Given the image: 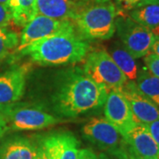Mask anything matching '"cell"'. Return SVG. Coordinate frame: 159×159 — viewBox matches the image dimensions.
I'll return each instance as SVG.
<instances>
[{"label":"cell","mask_w":159,"mask_h":159,"mask_svg":"<svg viewBox=\"0 0 159 159\" xmlns=\"http://www.w3.org/2000/svg\"><path fill=\"white\" fill-rule=\"evenodd\" d=\"M108 92L89 78L82 69L70 70L54 95V108L64 117H76L102 106Z\"/></svg>","instance_id":"1"},{"label":"cell","mask_w":159,"mask_h":159,"mask_svg":"<svg viewBox=\"0 0 159 159\" xmlns=\"http://www.w3.org/2000/svg\"><path fill=\"white\" fill-rule=\"evenodd\" d=\"M89 51L88 42L73 30L39 40L17 56H29L33 62L42 66H58L80 62Z\"/></svg>","instance_id":"2"},{"label":"cell","mask_w":159,"mask_h":159,"mask_svg":"<svg viewBox=\"0 0 159 159\" xmlns=\"http://www.w3.org/2000/svg\"><path fill=\"white\" fill-rule=\"evenodd\" d=\"M117 15L112 0H78L72 21L82 38L108 40L115 33Z\"/></svg>","instance_id":"3"},{"label":"cell","mask_w":159,"mask_h":159,"mask_svg":"<svg viewBox=\"0 0 159 159\" xmlns=\"http://www.w3.org/2000/svg\"><path fill=\"white\" fill-rule=\"evenodd\" d=\"M83 65V72L96 84L109 92L119 90L128 80L112 57L104 50L88 53Z\"/></svg>","instance_id":"4"},{"label":"cell","mask_w":159,"mask_h":159,"mask_svg":"<svg viewBox=\"0 0 159 159\" xmlns=\"http://www.w3.org/2000/svg\"><path fill=\"white\" fill-rule=\"evenodd\" d=\"M8 128L15 131L43 129L56 125L61 120L37 106L12 103L0 111Z\"/></svg>","instance_id":"5"},{"label":"cell","mask_w":159,"mask_h":159,"mask_svg":"<svg viewBox=\"0 0 159 159\" xmlns=\"http://www.w3.org/2000/svg\"><path fill=\"white\" fill-rule=\"evenodd\" d=\"M115 32L122 45L135 59L145 57L150 52L156 38V34L150 29L124 15L116 18Z\"/></svg>","instance_id":"6"},{"label":"cell","mask_w":159,"mask_h":159,"mask_svg":"<svg viewBox=\"0 0 159 159\" xmlns=\"http://www.w3.org/2000/svg\"><path fill=\"white\" fill-rule=\"evenodd\" d=\"M75 30L74 23L71 20H61L36 14L29 23H27L20 35V42L13 53L15 56L20 51L39 40L44 39L55 34Z\"/></svg>","instance_id":"7"},{"label":"cell","mask_w":159,"mask_h":159,"mask_svg":"<svg viewBox=\"0 0 159 159\" xmlns=\"http://www.w3.org/2000/svg\"><path fill=\"white\" fill-rule=\"evenodd\" d=\"M82 135L102 152L116 151L126 147L124 136L105 118H93L82 127Z\"/></svg>","instance_id":"8"},{"label":"cell","mask_w":159,"mask_h":159,"mask_svg":"<svg viewBox=\"0 0 159 159\" xmlns=\"http://www.w3.org/2000/svg\"><path fill=\"white\" fill-rule=\"evenodd\" d=\"M29 69V64H24L0 73V111L23 97Z\"/></svg>","instance_id":"9"},{"label":"cell","mask_w":159,"mask_h":159,"mask_svg":"<svg viewBox=\"0 0 159 159\" xmlns=\"http://www.w3.org/2000/svg\"><path fill=\"white\" fill-rule=\"evenodd\" d=\"M119 91L130 106L137 124L148 125L159 119V107L137 89L134 81L127 80Z\"/></svg>","instance_id":"10"},{"label":"cell","mask_w":159,"mask_h":159,"mask_svg":"<svg viewBox=\"0 0 159 159\" xmlns=\"http://www.w3.org/2000/svg\"><path fill=\"white\" fill-rule=\"evenodd\" d=\"M103 105L105 119L111 122L123 136L137 124L126 99L119 90L109 91Z\"/></svg>","instance_id":"11"},{"label":"cell","mask_w":159,"mask_h":159,"mask_svg":"<svg viewBox=\"0 0 159 159\" xmlns=\"http://www.w3.org/2000/svg\"><path fill=\"white\" fill-rule=\"evenodd\" d=\"M39 144L51 159H77L80 142L70 132H56L43 136Z\"/></svg>","instance_id":"12"},{"label":"cell","mask_w":159,"mask_h":159,"mask_svg":"<svg viewBox=\"0 0 159 159\" xmlns=\"http://www.w3.org/2000/svg\"><path fill=\"white\" fill-rule=\"evenodd\" d=\"M131 153L140 157H158L159 147L150 134L147 125L136 124L124 135Z\"/></svg>","instance_id":"13"},{"label":"cell","mask_w":159,"mask_h":159,"mask_svg":"<svg viewBox=\"0 0 159 159\" xmlns=\"http://www.w3.org/2000/svg\"><path fill=\"white\" fill-rule=\"evenodd\" d=\"M37 145L26 137L6 138L0 144V159H36Z\"/></svg>","instance_id":"14"},{"label":"cell","mask_w":159,"mask_h":159,"mask_svg":"<svg viewBox=\"0 0 159 159\" xmlns=\"http://www.w3.org/2000/svg\"><path fill=\"white\" fill-rule=\"evenodd\" d=\"M37 14L46 17L73 20L76 9L77 1L74 0H36Z\"/></svg>","instance_id":"15"},{"label":"cell","mask_w":159,"mask_h":159,"mask_svg":"<svg viewBox=\"0 0 159 159\" xmlns=\"http://www.w3.org/2000/svg\"><path fill=\"white\" fill-rule=\"evenodd\" d=\"M109 54L128 80L134 81L136 80L139 69L135 58L125 50L122 43H115Z\"/></svg>","instance_id":"16"},{"label":"cell","mask_w":159,"mask_h":159,"mask_svg":"<svg viewBox=\"0 0 159 159\" xmlns=\"http://www.w3.org/2000/svg\"><path fill=\"white\" fill-rule=\"evenodd\" d=\"M129 17L154 33L156 29H159V5L145 4L136 6L129 11Z\"/></svg>","instance_id":"17"},{"label":"cell","mask_w":159,"mask_h":159,"mask_svg":"<svg viewBox=\"0 0 159 159\" xmlns=\"http://www.w3.org/2000/svg\"><path fill=\"white\" fill-rule=\"evenodd\" d=\"M8 8L11 21L19 27H24L37 14L36 0H9Z\"/></svg>","instance_id":"18"},{"label":"cell","mask_w":159,"mask_h":159,"mask_svg":"<svg viewBox=\"0 0 159 159\" xmlns=\"http://www.w3.org/2000/svg\"><path fill=\"white\" fill-rule=\"evenodd\" d=\"M137 89L159 107V78L142 69L134 80Z\"/></svg>","instance_id":"19"},{"label":"cell","mask_w":159,"mask_h":159,"mask_svg":"<svg viewBox=\"0 0 159 159\" xmlns=\"http://www.w3.org/2000/svg\"><path fill=\"white\" fill-rule=\"evenodd\" d=\"M19 42L20 35L15 31L7 29V27L0 28V61L15 51Z\"/></svg>","instance_id":"20"},{"label":"cell","mask_w":159,"mask_h":159,"mask_svg":"<svg viewBox=\"0 0 159 159\" xmlns=\"http://www.w3.org/2000/svg\"><path fill=\"white\" fill-rule=\"evenodd\" d=\"M145 69L150 74L159 78V57L153 53H148L144 57Z\"/></svg>","instance_id":"21"},{"label":"cell","mask_w":159,"mask_h":159,"mask_svg":"<svg viewBox=\"0 0 159 159\" xmlns=\"http://www.w3.org/2000/svg\"><path fill=\"white\" fill-rule=\"evenodd\" d=\"M98 159H129L127 146L125 148L111 151V152H101L98 156Z\"/></svg>","instance_id":"22"},{"label":"cell","mask_w":159,"mask_h":159,"mask_svg":"<svg viewBox=\"0 0 159 159\" xmlns=\"http://www.w3.org/2000/svg\"><path fill=\"white\" fill-rule=\"evenodd\" d=\"M11 21V13L8 6L0 4V28H6Z\"/></svg>","instance_id":"23"},{"label":"cell","mask_w":159,"mask_h":159,"mask_svg":"<svg viewBox=\"0 0 159 159\" xmlns=\"http://www.w3.org/2000/svg\"><path fill=\"white\" fill-rule=\"evenodd\" d=\"M147 125L148 131L150 133V134L152 135L155 142H157V144L159 147V119L156 120L152 123H149Z\"/></svg>","instance_id":"24"},{"label":"cell","mask_w":159,"mask_h":159,"mask_svg":"<svg viewBox=\"0 0 159 159\" xmlns=\"http://www.w3.org/2000/svg\"><path fill=\"white\" fill-rule=\"evenodd\" d=\"M77 159H98V157L89 148H80Z\"/></svg>","instance_id":"25"},{"label":"cell","mask_w":159,"mask_h":159,"mask_svg":"<svg viewBox=\"0 0 159 159\" xmlns=\"http://www.w3.org/2000/svg\"><path fill=\"white\" fill-rule=\"evenodd\" d=\"M36 159H51L50 157L48 156V154L46 153V151L43 149V148L38 143L37 145V156Z\"/></svg>","instance_id":"26"},{"label":"cell","mask_w":159,"mask_h":159,"mask_svg":"<svg viewBox=\"0 0 159 159\" xmlns=\"http://www.w3.org/2000/svg\"><path fill=\"white\" fill-rule=\"evenodd\" d=\"M150 53H153L159 57V36L157 35H156V38H155V41L152 44L151 50H150Z\"/></svg>","instance_id":"27"},{"label":"cell","mask_w":159,"mask_h":159,"mask_svg":"<svg viewBox=\"0 0 159 159\" xmlns=\"http://www.w3.org/2000/svg\"><path fill=\"white\" fill-rule=\"evenodd\" d=\"M127 150H128V148H127ZM128 158L129 159H159L158 157H137V156L134 155L133 153H131L129 150H128Z\"/></svg>","instance_id":"28"},{"label":"cell","mask_w":159,"mask_h":159,"mask_svg":"<svg viewBox=\"0 0 159 159\" xmlns=\"http://www.w3.org/2000/svg\"><path fill=\"white\" fill-rule=\"evenodd\" d=\"M145 4H157V5H159V0H142L137 6L145 5Z\"/></svg>","instance_id":"29"},{"label":"cell","mask_w":159,"mask_h":159,"mask_svg":"<svg viewBox=\"0 0 159 159\" xmlns=\"http://www.w3.org/2000/svg\"><path fill=\"white\" fill-rule=\"evenodd\" d=\"M8 3H9V0H0V4L1 5L8 6Z\"/></svg>","instance_id":"30"},{"label":"cell","mask_w":159,"mask_h":159,"mask_svg":"<svg viewBox=\"0 0 159 159\" xmlns=\"http://www.w3.org/2000/svg\"><path fill=\"white\" fill-rule=\"evenodd\" d=\"M6 131H7V129H0V139L4 136V134H6Z\"/></svg>","instance_id":"31"},{"label":"cell","mask_w":159,"mask_h":159,"mask_svg":"<svg viewBox=\"0 0 159 159\" xmlns=\"http://www.w3.org/2000/svg\"><path fill=\"white\" fill-rule=\"evenodd\" d=\"M74 1H78V0H74Z\"/></svg>","instance_id":"32"}]
</instances>
